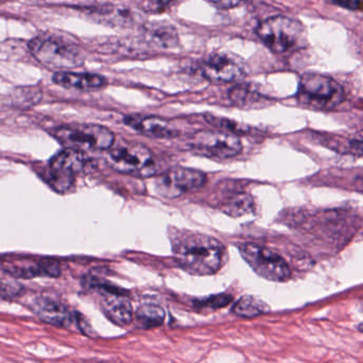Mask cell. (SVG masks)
<instances>
[{"instance_id": "9", "label": "cell", "mask_w": 363, "mask_h": 363, "mask_svg": "<svg viewBox=\"0 0 363 363\" xmlns=\"http://www.w3.org/2000/svg\"><path fill=\"white\" fill-rule=\"evenodd\" d=\"M193 150L218 159L233 158L242 152L239 135L223 130H201L193 135Z\"/></svg>"}, {"instance_id": "6", "label": "cell", "mask_w": 363, "mask_h": 363, "mask_svg": "<svg viewBox=\"0 0 363 363\" xmlns=\"http://www.w3.org/2000/svg\"><path fill=\"white\" fill-rule=\"evenodd\" d=\"M52 135L65 148L84 152L110 150L116 142L114 133L101 125H67L59 127Z\"/></svg>"}, {"instance_id": "4", "label": "cell", "mask_w": 363, "mask_h": 363, "mask_svg": "<svg viewBox=\"0 0 363 363\" xmlns=\"http://www.w3.org/2000/svg\"><path fill=\"white\" fill-rule=\"evenodd\" d=\"M110 150V165L118 173L135 177H150L158 172L154 155L143 144L114 142Z\"/></svg>"}, {"instance_id": "14", "label": "cell", "mask_w": 363, "mask_h": 363, "mask_svg": "<svg viewBox=\"0 0 363 363\" xmlns=\"http://www.w3.org/2000/svg\"><path fill=\"white\" fill-rule=\"evenodd\" d=\"M31 309L43 322L56 327L67 328L73 322V316L67 307L50 297H35Z\"/></svg>"}, {"instance_id": "12", "label": "cell", "mask_w": 363, "mask_h": 363, "mask_svg": "<svg viewBox=\"0 0 363 363\" xmlns=\"http://www.w3.org/2000/svg\"><path fill=\"white\" fill-rule=\"evenodd\" d=\"M97 288L103 291V309L110 320L118 326H126L133 320V307L127 295L111 286L99 284Z\"/></svg>"}, {"instance_id": "10", "label": "cell", "mask_w": 363, "mask_h": 363, "mask_svg": "<svg viewBox=\"0 0 363 363\" xmlns=\"http://www.w3.org/2000/svg\"><path fill=\"white\" fill-rule=\"evenodd\" d=\"M201 74L213 84H233L245 76V67L233 52H212L201 63Z\"/></svg>"}, {"instance_id": "13", "label": "cell", "mask_w": 363, "mask_h": 363, "mask_svg": "<svg viewBox=\"0 0 363 363\" xmlns=\"http://www.w3.org/2000/svg\"><path fill=\"white\" fill-rule=\"evenodd\" d=\"M124 122L141 135L155 139H173L179 135L172 123L158 116H127Z\"/></svg>"}, {"instance_id": "16", "label": "cell", "mask_w": 363, "mask_h": 363, "mask_svg": "<svg viewBox=\"0 0 363 363\" xmlns=\"http://www.w3.org/2000/svg\"><path fill=\"white\" fill-rule=\"evenodd\" d=\"M7 272L10 275L18 278H33L37 276H50L58 277L60 276V265L57 261L43 260L40 262L21 261L8 265Z\"/></svg>"}, {"instance_id": "1", "label": "cell", "mask_w": 363, "mask_h": 363, "mask_svg": "<svg viewBox=\"0 0 363 363\" xmlns=\"http://www.w3.org/2000/svg\"><path fill=\"white\" fill-rule=\"evenodd\" d=\"M172 247L176 262L195 276L218 273L225 258V247L220 241L195 231H177L172 235Z\"/></svg>"}, {"instance_id": "8", "label": "cell", "mask_w": 363, "mask_h": 363, "mask_svg": "<svg viewBox=\"0 0 363 363\" xmlns=\"http://www.w3.org/2000/svg\"><path fill=\"white\" fill-rule=\"evenodd\" d=\"M86 167V158L84 152L65 148L50 160L48 182L57 192H67L73 186L76 176Z\"/></svg>"}, {"instance_id": "18", "label": "cell", "mask_w": 363, "mask_h": 363, "mask_svg": "<svg viewBox=\"0 0 363 363\" xmlns=\"http://www.w3.org/2000/svg\"><path fill=\"white\" fill-rule=\"evenodd\" d=\"M165 320V311L160 306L146 303L135 312L137 325L142 329H152L161 326Z\"/></svg>"}, {"instance_id": "20", "label": "cell", "mask_w": 363, "mask_h": 363, "mask_svg": "<svg viewBox=\"0 0 363 363\" xmlns=\"http://www.w3.org/2000/svg\"><path fill=\"white\" fill-rule=\"evenodd\" d=\"M233 313L241 318H256L260 314L269 311V308L264 301L258 297L247 295L242 297L233 306Z\"/></svg>"}, {"instance_id": "26", "label": "cell", "mask_w": 363, "mask_h": 363, "mask_svg": "<svg viewBox=\"0 0 363 363\" xmlns=\"http://www.w3.org/2000/svg\"><path fill=\"white\" fill-rule=\"evenodd\" d=\"M208 3L212 4L216 8L220 9H233V8L239 7L244 0H207Z\"/></svg>"}, {"instance_id": "2", "label": "cell", "mask_w": 363, "mask_h": 363, "mask_svg": "<svg viewBox=\"0 0 363 363\" xmlns=\"http://www.w3.org/2000/svg\"><path fill=\"white\" fill-rule=\"evenodd\" d=\"M257 35L274 54H286L303 48L306 44L305 26L295 18L273 16L257 27Z\"/></svg>"}, {"instance_id": "25", "label": "cell", "mask_w": 363, "mask_h": 363, "mask_svg": "<svg viewBox=\"0 0 363 363\" xmlns=\"http://www.w3.org/2000/svg\"><path fill=\"white\" fill-rule=\"evenodd\" d=\"M335 5L350 10V11H361L362 10V0H333Z\"/></svg>"}, {"instance_id": "19", "label": "cell", "mask_w": 363, "mask_h": 363, "mask_svg": "<svg viewBox=\"0 0 363 363\" xmlns=\"http://www.w3.org/2000/svg\"><path fill=\"white\" fill-rule=\"evenodd\" d=\"M229 99L241 107L258 105L265 101V97L250 84H238L229 91Z\"/></svg>"}, {"instance_id": "24", "label": "cell", "mask_w": 363, "mask_h": 363, "mask_svg": "<svg viewBox=\"0 0 363 363\" xmlns=\"http://www.w3.org/2000/svg\"><path fill=\"white\" fill-rule=\"evenodd\" d=\"M21 290H22V286L14 281H6L0 284V294L4 296H16L20 294Z\"/></svg>"}, {"instance_id": "22", "label": "cell", "mask_w": 363, "mask_h": 363, "mask_svg": "<svg viewBox=\"0 0 363 363\" xmlns=\"http://www.w3.org/2000/svg\"><path fill=\"white\" fill-rule=\"evenodd\" d=\"M175 0H142L145 11L152 12V13H160L169 7Z\"/></svg>"}, {"instance_id": "17", "label": "cell", "mask_w": 363, "mask_h": 363, "mask_svg": "<svg viewBox=\"0 0 363 363\" xmlns=\"http://www.w3.org/2000/svg\"><path fill=\"white\" fill-rule=\"evenodd\" d=\"M148 39L158 48H173L178 44L177 30L167 23H156L150 25L147 30Z\"/></svg>"}, {"instance_id": "5", "label": "cell", "mask_w": 363, "mask_h": 363, "mask_svg": "<svg viewBox=\"0 0 363 363\" xmlns=\"http://www.w3.org/2000/svg\"><path fill=\"white\" fill-rule=\"evenodd\" d=\"M345 99L343 88L335 79L320 74L310 73L299 80L297 99L303 106L316 110H330Z\"/></svg>"}, {"instance_id": "21", "label": "cell", "mask_w": 363, "mask_h": 363, "mask_svg": "<svg viewBox=\"0 0 363 363\" xmlns=\"http://www.w3.org/2000/svg\"><path fill=\"white\" fill-rule=\"evenodd\" d=\"M205 120L209 123L211 126L218 128V130L227 131V133H235V135H241L246 133L248 128L235 121L229 118H222V116H213V114H205Z\"/></svg>"}, {"instance_id": "11", "label": "cell", "mask_w": 363, "mask_h": 363, "mask_svg": "<svg viewBox=\"0 0 363 363\" xmlns=\"http://www.w3.org/2000/svg\"><path fill=\"white\" fill-rule=\"evenodd\" d=\"M207 176L199 169L176 167L162 176L159 182V191L169 199L178 197L184 193H193L203 188Z\"/></svg>"}, {"instance_id": "3", "label": "cell", "mask_w": 363, "mask_h": 363, "mask_svg": "<svg viewBox=\"0 0 363 363\" xmlns=\"http://www.w3.org/2000/svg\"><path fill=\"white\" fill-rule=\"evenodd\" d=\"M29 48L33 57L50 69H74L84 61V54L76 44L57 35L35 38L29 43Z\"/></svg>"}, {"instance_id": "7", "label": "cell", "mask_w": 363, "mask_h": 363, "mask_svg": "<svg viewBox=\"0 0 363 363\" xmlns=\"http://www.w3.org/2000/svg\"><path fill=\"white\" fill-rule=\"evenodd\" d=\"M239 250L246 263L260 277L275 282L290 279L291 269L288 263L273 250L252 243L241 244Z\"/></svg>"}, {"instance_id": "15", "label": "cell", "mask_w": 363, "mask_h": 363, "mask_svg": "<svg viewBox=\"0 0 363 363\" xmlns=\"http://www.w3.org/2000/svg\"><path fill=\"white\" fill-rule=\"evenodd\" d=\"M55 84L71 90L91 91L101 90L107 86L108 82L103 76L89 73H74V72L60 71L52 77Z\"/></svg>"}, {"instance_id": "23", "label": "cell", "mask_w": 363, "mask_h": 363, "mask_svg": "<svg viewBox=\"0 0 363 363\" xmlns=\"http://www.w3.org/2000/svg\"><path fill=\"white\" fill-rule=\"evenodd\" d=\"M233 301V297L228 294H218L216 296L208 297V298L201 301L199 305L203 307L213 308V309H218V308L224 307L227 303H230Z\"/></svg>"}]
</instances>
